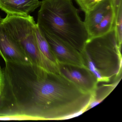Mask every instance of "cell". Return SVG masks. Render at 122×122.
Returning a JSON list of instances; mask_svg holds the SVG:
<instances>
[{"label":"cell","instance_id":"cell-1","mask_svg":"<svg viewBox=\"0 0 122 122\" xmlns=\"http://www.w3.org/2000/svg\"><path fill=\"white\" fill-rule=\"evenodd\" d=\"M72 0H42L38 27L72 46L80 53L89 39L84 22Z\"/></svg>","mask_w":122,"mask_h":122},{"label":"cell","instance_id":"cell-2","mask_svg":"<svg viewBox=\"0 0 122 122\" xmlns=\"http://www.w3.org/2000/svg\"><path fill=\"white\" fill-rule=\"evenodd\" d=\"M121 47L114 28L102 36L88 39L80 53L83 66L95 76L98 82H109L121 73Z\"/></svg>","mask_w":122,"mask_h":122},{"label":"cell","instance_id":"cell-3","mask_svg":"<svg viewBox=\"0 0 122 122\" xmlns=\"http://www.w3.org/2000/svg\"><path fill=\"white\" fill-rule=\"evenodd\" d=\"M0 22L20 45L32 65L48 72L59 73L58 65L49 60L39 49L36 35V23L33 17L7 15Z\"/></svg>","mask_w":122,"mask_h":122},{"label":"cell","instance_id":"cell-4","mask_svg":"<svg viewBox=\"0 0 122 122\" xmlns=\"http://www.w3.org/2000/svg\"><path fill=\"white\" fill-rule=\"evenodd\" d=\"M58 67L60 74L84 92L93 93L97 86V78L83 66L58 63Z\"/></svg>","mask_w":122,"mask_h":122},{"label":"cell","instance_id":"cell-5","mask_svg":"<svg viewBox=\"0 0 122 122\" xmlns=\"http://www.w3.org/2000/svg\"><path fill=\"white\" fill-rule=\"evenodd\" d=\"M0 55L5 63L32 65L20 45L7 32L0 22Z\"/></svg>","mask_w":122,"mask_h":122},{"label":"cell","instance_id":"cell-6","mask_svg":"<svg viewBox=\"0 0 122 122\" xmlns=\"http://www.w3.org/2000/svg\"><path fill=\"white\" fill-rule=\"evenodd\" d=\"M39 29L47 41L58 63L83 66L80 53L77 50L44 30Z\"/></svg>","mask_w":122,"mask_h":122},{"label":"cell","instance_id":"cell-7","mask_svg":"<svg viewBox=\"0 0 122 122\" xmlns=\"http://www.w3.org/2000/svg\"><path fill=\"white\" fill-rule=\"evenodd\" d=\"M39 0H0V10L7 15H28L40 6Z\"/></svg>","mask_w":122,"mask_h":122},{"label":"cell","instance_id":"cell-8","mask_svg":"<svg viewBox=\"0 0 122 122\" xmlns=\"http://www.w3.org/2000/svg\"><path fill=\"white\" fill-rule=\"evenodd\" d=\"M115 0H103L92 10L85 13L84 22L88 36L97 26L115 3Z\"/></svg>","mask_w":122,"mask_h":122},{"label":"cell","instance_id":"cell-9","mask_svg":"<svg viewBox=\"0 0 122 122\" xmlns=\"http://www.w3.org/2000/svg\"><path fill=\"white\" fill-rule=\"evenodd\" d=\"M115 2L107 15L89 35V39L102 36L114 29L115 16Z\"/></svg>","mask_w":122,"mask_h":122},{"label":"cell","instance_id":"cell-10","mask_svg":"<svg viewBox=\"0 0 122 122\" xmlns=\"http://www.w3.org/2000/svg\"><path fill=\"white\" fill-rule=\"evenodd\" d=\"M119 81L112 84L103 85L100 86H97L92 93L91 101L87 108V111L95 107L102 102L115 88Z\"/></svg>","mask_w":122,"mask_h":122},{"label":"cell","instance_id":"cell-11","mask_svg":"<svg viewBox=\"0 0 122 122\" xmlns=\"http://www.w3.org/2000/svg\"><path fill=\"white\" fill-rule=\"evenodd\" d=\"M36 35L40 50L42 54L52 62L58 65V62L51 49L47 41L42 34L36 24Z\"/></svg>","mask_w":122,"mask_h":122},{"label":"cell","instance_id":"cell-12","mask_svg":"<svg viewBox=\"0 0 122 122\" xmlns=\"http://www.w3.org/2000/svg\"><path fill=\"white\" fill-rule=\"evenodd\" d=\"M115 29L117 40L121 46L122 42V0H115Z\"/></svg>","mask_w":122,"mask_h":122},{"label":"cell","instance_id":"cell-13","mask_svg":"<svg viewBox=\"0 0 122 122\" xmlns=\"http://www.w3.org/2000/svg\"><path fill=\"white\" fill-rule=\"evenodd\" d=\"M103 0H75L81 10L87 12L92 10L99 3Z\"/></svg>","mask_w":122,"mask_h":122},{"label":"cell","instance_id":"cell-14","mask_svg":"<svg viewBox=\"0 0 122 122\" xmlns=\"http://www.w3.org/2000/svg\"><path fill=\"white\" fill-rule=\"evenodd\" d=\"M38 120L35 117L21 114L0 115V120Z\"/></svg>","mask_w":122,"mask_h":122},{"label":"cell","instance_id":"cell-15","mask_svg":"<svg viewBox=\"0 0 122 122\" xmlns=\"http://www.w3.org/2000/svg\"><path fill=\"white\" fill-rule=\"evenodd\" d=\"M7 112V107L3 94L0 96V115H6Z\"/></svg>","mask_w":122,"mask_h":122},{"label":"cell","instance_id":"cell-16","mask_svg":"<svg viewBox=\"0 0 122 122\" xmlns=\"http://www.w3.org/2000/svg\"><path fill=\"white\" fill-rule=\"evenodd\" d=\"M5 86V78L3 69L0 66V96L2 94Z\"/></svg>","mask_w":122,"mask_h":122},{"label":"cell","instance_id":"cell-17","mask_svg":"<svg viewBox=\"0 0 122 122\" xmlns=\"http://www.w3.org/2000/svg\"><path fill=\"white\" fill-rule=\"evenodd\" d=\"M1 18H0V20H1Z\"/></svg>","mask_w":122,"mask_h":122}]
</instances>
